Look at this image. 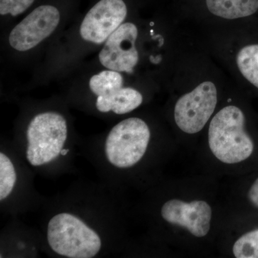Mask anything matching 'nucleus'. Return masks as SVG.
Wrapping results in <instances>:
<instances>
[{
  "mask_svg": "<svg viewBox=\"0 0 258 258\" xmlns=\"http://www.w3.org/2000/svg\"><path fill=\"white\" fill-rule=\"evenodd\" d=\"M233 254L237 258H258V227L237 239L234 244Z\"/></svg>",
  "mask_w": 258,
  "mask_h": 258,
  "instance_id": "nucleus-14",
  "label": "nucleus"
},
{
  "mask_svg": "<svg viewBox=\"0 0 258 258\" xmlns=\"http://www.w3.org/2000/svg\"><path fill=\"white\" fill-rule=\"evenodd\" d=\"M60 21V11L56 7L39 6L10 32V45L18 52L32 50L55 31Z\"/></svg>",
  "mask_w": 258,
  "mask_h": 258,
  "instance_id": "nucleus-7",
  "label": "nucleus"
},
{
  "mask_svg": "<svg viewBox=\"0 0 258 258\" xmlns=\"http://www.w3.org/2000/svg\"><path fill=\"white\" fill-rule=\"evenodd\" d=\"M47 241L55 254L67 258H93L101 252L98 232L77 215L56 214L47 223Z\"/></svg>",
  "mask_w": 258,
  "mask_h": 258,
  "instance_id": "nucleus-2",
  "label": "nucleus"
},
{
  "mask_svg": "<svg viewBox=\"0 0 258 258\" xmlns=\"http://www.w3.org/2000/svg\"><path fill=\"white\" fill-rule=\"evenodd\" d=\"M210 13L228 20L246 18L258 10V0H205Z\"/></svg>",
  "mask_w": 258,
  "mask_h": 258,
  "instance_id": "nucleus-11",
  "label": "nucleus"
},
{
  "mask_svg": "<svg viewBox=\"0 0 258 258\" xmlns=\"http://www.w3.org/2000/svg\"><path fill=\"white\" fill-rule=\"evenodd\" d=\"M217 102V88L210 81L199 85L176 102L174 119L176 125L186 134L198 133L208 123Z\"/></svg>",
  "mask_w": 258,
  "mask_h": 258,
  "instance_id": "nucleus-6",
  "label": "nucleus"
},
{
  "mask_svg": "<svg viewBox=\"0 0 258 258\" xmlns=\"http://www.w3.org/2000/svg\"><path fill=\"white\" fill-rule=\"evenodd\" d=\"M151 132L144 120L128 118L110 131L104 144L106 160L118 169H128L138 164L145 155Z\"/></svg>",
  "mask_w": 258,
  "mask_h": 258,
  "instance_id": "nucleus-4",
  "label": "nucleus"
},
{
  "mask_svg": "<svg viewBox=\"0 0 258 258\" xmlns=\"http://www.w3.org/2000/svg\"><path fill=\"white\" fill-rule=\"evenodd\" d=\"M237 64L242 76L258 88V44L241 49L237 55Z\"/></svg>",
  "mask_w": 258,
  "mask_h": 258,
  "instance_id": "nucleus-12",
  "label": "nucleus"
},
{
  "mask_svg": "<svg viewBox=\"0 0 258 258\" xmlns=\"http://www.w3.org/2000/svg\"><path fill=\"white\" fill-rule=\"evenodd\" d=\"M208 138L212 154L225 164L247 160L255 151L254 140L245 130V116L237 106H226L214 116Z\"/></svg>",
  "mask_w": 258,
  "mask_h": 258,
  "instance_id": "nucleus-1",
  "label": "nucleus"
},
{
  "mask_svg": "<svg viewBox=\"0 0 258 258\" xmlns=\"http://www.w3.org/2000/svg\"><path fill=\"white\" fill-rule=\"evenodd\" d=\"M89 88L96 96V107L101 113L123 115L142 105L143 96L137 90L123 86L120 72L107 69L91 78Z\"/></svg>",
  "mask_w": 258,
  "mask_h": 258,
  "instance_id": "nucleus-5",
  "label": "nucleus"
},
{
  "mask_svg": "<svg viewBox=\"0 0 258 258\" xmlns=\"http://www.w3.org/2000/svg\"><path fill=\"white\" fill-rule=\"evenodd\" d=\"M67 120L60 113L45 111L37 113L27 127L26 159L38 167L50 164L69 150L64 149L68 139Z\"/></svg>",
  "mask_w": 258,
  "mask_h": 258,
  "instance_id": "nucleus-3",
  "label": "nucleus"
},
{
  "mask_svg": "<svg viewBox=\"0 0 258 258\" xmlns=\"http://www.w3.org/2000/svg\"><path fill=\"white\" fill-rule=\"evenodd\" d=\"M17 182L14 164L4 152L0 153V200L4 201L13 193Z\"/></svg>",
  "mask_w": 258,
  "mask_h": 258,
  "instance_id": "nucleus-13",
  "label": "nucleus"
},
{
  "mask_svg": "<svg viewBox=\"0 0 258 258\" xmlns=\"http://www.w3.org/2000/svg\"><path fill=\"white\" fill-rule=\"evenodd\" d=\"M161 214L166 222L184 227L195 237H205L210 230L212 210L205 201L171 200L164 204Z\"/></svg>",
  "mask_w": 258,
  "mask_h": 258,
  "instance_id": "nucleus-10",
  "label": "nucleus"
},
{
  "mask_svg": "<svg viewBox=\"0 0 258 258\" xmlns=\"http://www.w3.org/2000/svg\"><path fill=\"white\" fill-rule=\"evenodd\" d=\"M35 0H0L2 16L16 17L25 13Z\"/></svg>",
  "mask_w": 258,
  "mask_h": 258,
  "instance_id": "nucleus-15",
  "label": "nucleus"
},
{
  "mask_svg": "<svg viewBox=\"0 0 258 258\" xmlns=\"http://www.w3.org/2000/svg\"><path fill=\"white\" fill-rule=\"evenodd\" d=\"M138 29L132 23H125L107 39L100 51L98 59L103 67L111 71L132 74L138 63L136 47Z\"/></svg>",
  "mask_w": 258,
  "mask_h": 258,
  "instance_id": "nucleus-9",
  "label": "nucleus"
},
{
  "mask_svg": "<svg viewBox=\"0 0 258 258\" xmlns=\"http://www.w3.org/2000/svg\"><path fill=\"white\" fill-rule=\"evenodd\" d=\"M128 14L124 0H100L86 15L80 26L85 41L101 45L123 24Z\"/></svg>",
  "mask_w": 258,
  "mask_h": 258,
  "instance_id": "nucleus-8",
  "label": "nucleus"
}]
</instances>
